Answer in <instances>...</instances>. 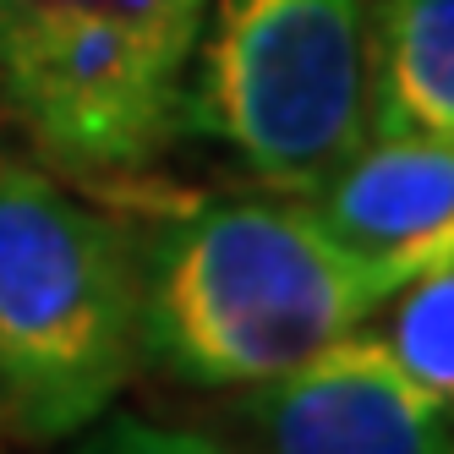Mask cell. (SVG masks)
Listing matches in <instances>:
<instances>
[{
	"instance_id": "cell-6",
	"label": "cell",
	"mask_w": 454,
	"mask_h": 454,
	"mask_svg": "<svg viewBox=\"0 0 454 454\" xmlns=\"http://www.w3.org/2000/svg\"><path fill=\"white\" fill-rule=\"evenodd\" d=\"M329 231L400 285L454 263V137L367 126L350 159L307 192Z\"/></svg>"
},
{
	"instance_id": "cell-4",
	"label": "cell",
	"mask_w": 454,
	"mask_h": 454,
	"mask_svg": "<svg viewBox=\"0 0 454 454\" xmlns=\"http://www.w3.org/2000/svg\"><path fill=\"white\" fill-rule=\"evenodd\" d=\"M186 137L263 192H317L367 137V6L208 0L181 99Z\"/></svg>"
},
{
	"instance_id": "cell-7",
	"label": "cell",
	"mask_w": 454,
	"mask_h": 454,
	"mask_svg": "<svg viewBox=\"0 0 454 454\" xmlns=\"http://www.w3.org/2000/svg\"><path fill=\"white\" fill-rule=\"evenodd\" d=\"M367 6V126L454 137V0Z\"/></svg>"
},
{
	"instance_id": "cell-5",
	"label": "cell",
	"mask_w": 454,
	"mask_h": 454,
	"mask_svg": "<svg viewBox=\"0 0 454 454\" xmlns=\"http://www.w3.org/2000/svg\"><path fill=\"white\" fill-rule=\"evenodd\" d=\"M219 421L247 454H454V400L421 388L367 323L231 388Z\"/></svg>"
},
{
	"instance_id": "cell-9",
	"label": "cell",
	"mask_w": 454,
	"mask_h": 454,
	"mask_svg": "<svg viewBox=\"0 0 454 454\" xmlns=\"http://www.w3.org/2000/svg\"><path fill=\"white\" fill-rule=\"evenodd\" d=\"M67 454H247L236 438L203 433V427H181V421H153L137 411H105L93 427L60 443Z\"/></svg>"
},
{
	"instance_id": "cell-8",
	"label": "cell",
	"mask_w": 454,
	"mask_h": 454,
	"mask_svg": "<svg viewBox=\"0 0 454 454\" xmlns=\"http://www.w3.org/2000/svg\"><path fill=\"white\" fill-rule=\"evenodd\" d=\"M367 329L421 388L454 400V263L405 279Z\"/></svg>"
},
{
	"instance_id": "cell-3",
	"label": "cell",
	"mask_w": 454,
	"mask_h": 454,
	"mask_svg": "<svg viewBox=\"0 0 454 454\" xmlns=\"http://www.w3.org/2000/svg\"><path fill=\"white\" fill-rule=\"evenodd\" d=\"M208 0H0V115L50 170L137 181L181 143Z\"/></svg>"
},
{
	"instance_id": "cell-2",
	"label": "cell",
	"mask_w": 454,
	"mask_h": 454,
	"mask_svg": "<svg viewBox=\"0 0 454 454\" xmlns=\"http://www.w3.org/2000/svg\"><path fill=\"white\" fill-rule=\"evenodd\" d=\"M143 372L137 247L121 208L0 148V438L60 449Z\"/></svg>"
},
{
	"instance_id": "cell-1",
	"label": "cell",
	"mask_w": 454,
	"mask_h": 454,
	"mask_svg": "<svg viewBox=\"0 0 454 454\" xmlns=\"http://www.w3.org/2000/svg\"><path fill=\"white\" fill-rule=\"evenodd\" d=\"M143 372L176 388L231 395L372 323L400 279L345 247L307 198H137Z\"/></svg>"
},
{
	"instance_id": "cell-10",
	"label": "cell",
	"mask_w": 454,
	"mask_h": 454,
	"mask_svg": "<svg viewBox=\"0 0 454 454\" xmlns=\"http://www.w3.org/2000/svg\"><path fill=\"white\" fill-rule=\"evenodd\" d=\"M0 148H6V143H0Z\"/></svg>"
}]
</instances>
